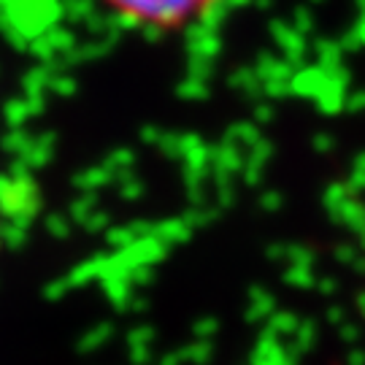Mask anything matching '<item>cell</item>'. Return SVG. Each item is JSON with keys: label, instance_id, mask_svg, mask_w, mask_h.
<instances>
[{"label": "cell", "instance_id": "obj_1", "mask_svg": "<svg viewBox=\"0 0 365 365\" xmlns=\"http://www.w3.org/2000/svg\"><path fill=\"white\" fill-rule=\"evenodd\" d=\"M114 22L144 36H179L206 22L222 0H98Z\"/></svg>", "mask_w": 365, "mask_h": 365}, {"label": "cell", "instance_id": "obj_2", "mask_svg": "<svg viewBox=\"0 0 365 365\" xmlns=\"http://www.w3.org/2000/svg\"><path fill=\"white\" fill-rule=\"evenodd\" d=\"M3 241H6V197H3V187H0V252H3Z\"/></svg>", "mask_w": 365, "mask_h": 365}]
</instances>
